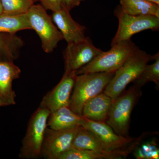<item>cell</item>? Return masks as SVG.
<instances>
[{"label": "cell", "instance_id": "obj_1", "mask_svg": "<svg viewBox=\"0 0 159 159\" xmlns=\"http://www.w3.org/2000/svg\"><path fill=\"white\" fill-rule=\"evenodd\" d=\"M81 126L96 134L114 159H122L128 156L139 146L146 134L144 133L135 138L119 135L105 122L92 121L84 117Z\"/></svg>", "mask_w": 159, "mask_h": 159}, {"label": "cell", "instance_id": "obj_2", "mask_svg": "<svg viewBox=\"0 0 159 159\" xmlns=\"http://www.w3.org/2000/svg\"><path fill=\"white\" fill-rule=\"evenodd\" d=\"M115 73L98 72L77 75L70 99V108L82 116L84 103L103 92Z\"/></svg>", "mask_w": 159, "mask_h": 159}, {"label": "cell", "instance_id": "obj_3", "mask_svg": "<svg viewBox=\"0 0 159 159\" xmlns=\"http://www.w3.org/2000/svg\"><path fill=\"white\" fill-rule=\"evenodd\" d=\"M152 60L150 54L138 49L115 72L103 93L114 101L123 93L130 83L137 79L145 66Z\"/></svg>", "mask_w": 159, "mask_h": 159}, {"label": "cell", "instance_id": "obj_4", "mask_svg": "<svg viewBox=\"0 0 159 159\" xmlns=\"http://www.w3.org/2000/svg\"><path fill=\"white\" fill-rule=\"evenodd\" d=\"M142 95L141 88L134 84L113 101L106 121L117 134L129 137L131 115Z\"/></svg>", "mask_w": 159, "mask_h": 159}, {"label": "cell", "instance_id": "obj_5", "mask_svg": "<svg viewBox=\"0 0 159 159\" xmlns=\"http://www.w3.org/2000/svg\"><path fill=\"white\" fill-rule=\"evenodd\" d=\"M139 49L131 39L118 43L112 46L109 51H102L90 62L76 71V74L116 72Z\"/></svg>", "mask_w": 159, "mask_h": 159}, {"label": "cell", "instance_id": "obj_6", "mask_svg": "<svg viewBox=\"0 0 159 159\" xmlns=\"http://www.w3.org/2000/svg\"><path fill=\"white\" fill-rule=\"evenodd\" d=\"M50 112L39 107L32 114L23 138L19 157L21 159L42 157L41 150Z\"/></svg>", "mask_w": 159, "mask_h": 159}, {"label": "cell", "instance_id": "obj_7", "mask_svg": "<svg viewBox=\"0 0 159 159\" xmlns=\"http://www.w3.org/2000/svg\"><path fill=\"white\" fill-rule=\"evenodd\" d=\"M26 14L31 29L35 31L40 39L43 50L47 53L53 52L58 43L64 39L52 17L39 4H34Z\"/></svg>", "mask_w": 159, "mask_h": 159}, {"label": "cell", "instance_id": "obj_8", "mask_svg": "<svg viewBox=\"0 0 159 159\" xmlns=\"http://www.w3.org/2000/svg\"><path fill=\"white\" fill-rule=\"evenodd\" d=\"M115 15L119 20L116 33L111 42V47L131 39L134 34L146 30L157 31L159 17L152 15L132 16L122 11L120 6L115 9Z\"/></svg>", "mask_w": 159, "mask_h": 159}, {"label": "cell", "instance_id": "obj_9", "mask_svg": "<svg viewBox=\"0 0 159 159\" xmlns=\"http://www.w3.org/2000/svg\"><path fill=\"white\" fill-rule=\"evenodd\" d=\"M81 126L63 129L47 127L41 150L42 157L58 159L67 151L73 148V142Z\"/></svg>", "mask_w": 159, "mask_h": 159}, {"label": "cell", "instance_id": "obj_10", "mask_svg": "<svg viewBox=\"0 0 159 159\" xmlns=\"http://www.w3.org/2000/svg\"><path fill=\"white\" fill-rule=\"evenodd\" d=\"M102 51L94 45L89 37L80 41L68 44L64 53L65 72H76Z\"/></svg>", "mask_w": 159, "mask_h": 159}, {"label": "cell", "instance_id": "obj_11", "mask_svg": "<svg viewBox=\"0 0 159 159\" xmlns=\"http://www.w3.org/2000/svg\"><path fill=\"white\" fill-rule=\"evenodd\" d=\"M75 71L65 72L59 82L43 98L39 107L51 113L64 107H69L77 76Z\"/></svg>", "mask_w": 159, "mask_h": 159}, {"label": "cell", "instance_id": "obj_12", "mask_svg": "<svg viewBox=\"0 0 159 159\" xmlns=\"http://www.w3.org/2000/svg\"><path fill=\"white\" fill-rule=\"evenodd\" d=\"M21 73L20 69L13 61H0V107L16 104V94L12 89V83L19 78Z\"/></svg>", "mask_w": 159, "mask_h": 159}, {"label": "cell", "instance_id": "obj_13", "mask_svg": "<svg viewBox=\"0 0 159 159\" xmlns=\"http://www.w3.org/2000/svg\"><path fill=\"white\" fill-rule=\"evenodd\" d=\"M51 17L67 44L83 40L86 37L85 27L76 22L65 8L53 12Z\"/></svg>", "mask_w": 159, "mask_h": 159}, {"label": "cell", "instance_id": "obj_14", "mask_svg": "<svg viewBox=\"0 0 159 159\" xmlns=\"http://www.w3.org/2000/svg\"><path fill=\"white\" fill-rule=\"evenodd\" d=\"M112 100L103 92L89 99L83 107L82 116L96 122L106 121Z\"/></svg>", "mask_w": 159, "mask_h": 159}, {"label": "cell", "instance_id": "obj_15", "mask_svg": "<svg viewBox=\"0 0 159 159\" xmlns=\"http://www.w3.org/2000/svg\"><path fill=\"white\" fill-rule=\"evenodd\" d=\"M73 148L93 151L102 155L104 159H114L99 137L82 126L74 138Z\"/></svg>", "mask_w": 159, "mask_h": 159}, {"label": "cell", "instance_id": "obj_16", "mask_svg": "<svg viewBox=\"0 0 159 159\" xmlns=\"http://www.w3.org/2000/svg\"><path fill=\"white\" fill-rule=\"evenodd\" d=\"M84 117L71 110L69 107H64L51 113L48 126L54 129H63L81 126Z\"/></svg>", "mask_w": 159, "mask_h": 159}, {"label": "cell", "instance_id": "obj_17", "mask_svg": "<svg viewBox=\"0 0 159 159\" xmlns=\"http://www.w3.org/2000/svg\"><path fill=\"white\" fill-rule=\"evenodd\" d=\"M24 44L21 38L16 33H0V61H14Z\"/></svg>", "mask_w": 159, "mask_h": 159}, {"label": "cell", "instance_id": "obj_18", "mask_svg": "<svg viewBox=\"0 0 159 159\" xmlns=\"http://www.w3.org/2000/svg\"><path fill=\"white\" fill-rule=\"evenodd\" d=\"M120 8L132 16L152 15L159 17V5L148 0H119Z\"/></svg>", "mask_w": 159, "mask_h": 159}, {"label": "cell", "instance_id": "obj_19", "mask_svg": "<svg viewBox=\"0 0 159 159\" xmlns=\"http://www.w3.org/2000/svg\"><path fill=\"white\" fill-rule=\"evenodd\" d=\"M25 30H31L27 14L0 15V33H16Z\"/></svg>", "mask_w": 159, "mask_h": 159}, {"label": "cell", "instance_id": "obj_20", "mask_svg": "<svg viewBox=\"0 0 159 159\" xmlns=\"http://www.w3.org/2000/svg\"><path fill=\"white\" fill-rule=\"evenodd\" d=\"M155 62L151 65H146L141 74L134 81V85L142 88L148 82L154 83L157 87H159V52L152 56Z\"/></svg>", "mask_w": 159, "mask_h": 159}, {"label": "cell", "instance_id": "obj_21", "mask_svg": "<svg viewBox=\"0 0 159 159\" xmlns=\"http://www.w3.org/2000/svg\"><path fill=\"white\" fill-rule=\"evenodd\" d=\"M3 13L20 15L27 13L34 4L33 0H0Z\"/></svg>", "mask_w": 159, "mask_h": 159}, {"label": "cell", "instance_id": "obj_22", "mask_svg": "<svg viewBox=\"0 0 159 159\" xmlns=\"http://www.w3.org/2000/svg\"><path fill=\"white\" fill-rule=\"evenodd\" d=\"M104 157L93 151L72 148L63 153L58 159H103Z\"/></svg>", "mask_w": 159, "mask_h": 159}, {"label": "cell", "instance_id": "obj_23", "mask_svg": "<svg viewBox=\"0 0 159 159\" xmlns=\"http://www.w3.org/2000/svg\"><path fill=\"white\" fill-rule=\"evenodd\" d=\"M136 152V157L139 159H158L159 151L154 145L148 144L142 145Z\"/></svg>", "mask_w": 159, "mask_h": 159}, {"label": "cell", "instance_id": "obj_24", "mask_svg": "<svg viewBox=\"0 0 159 159\" xmlns=\"http://www.w3.org/2000/svg\"><path fill=\"white\" fill-rule=\"evenodd\" d=\"M46 10H51L52 12L59 11L64 7V0H37Z\"/></svg>", "mask_w": 159, "mask_h": 159}, {"label": "cell", "instance_id": "obj_25", "mask_svg": "<svg viewBox=\"0 0 159 159\" xmlns=\"http://www.w3.org/2000/svg\"><path fill=\"white\" fill-rule=\"evenodd\" d=\"M84 1L85 0H64L65 8L70 12L75 7L79 6L81 2Z\"/></svg>", "mask_w": 159, "mask_h": 159}, {"label": "cell", "instance_id": "obj_26", "mask_svg": "<svg viewBox=\"0 0 159 159\" xmlns=\"http://www.w3.org/2000/svg\"><path fill=\"white\" fill-rule=\"evenodd\" d=\"M148 1H150L155 3H156L157 5H159V0H148Z\"/></svg>", "mask_w": 159, "mask_h": 159}, {"label": "cell", "instance_id": "obj_27", "mask_svg": "<svg viewBox=\"0 0 159 159\" xmlns=\"http://www.w3.org/2000/svg\"><path fill=\"white\" fill-rule=\"evenodd\" d=\"M3 13L2 7V4H1V1H0V15Z\"/></svg>", "mask_w": 159, "mask_h": 159}, {"label": "cell", "instance_id": "obj_28", "mask_svg": "<svg viewBox=\"0 0 159 159\" xmlns=\"http://www.w3.org/2000/svg\"><path fill=\"white\" fill-rule=\"evenodd\" d=\"M34 1V2H37V0H33Z\"/></svg>", "mask_w": 159, "mask_h": 159}]
</instances>
